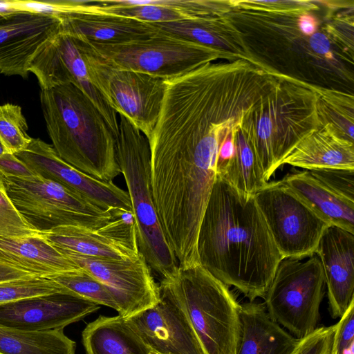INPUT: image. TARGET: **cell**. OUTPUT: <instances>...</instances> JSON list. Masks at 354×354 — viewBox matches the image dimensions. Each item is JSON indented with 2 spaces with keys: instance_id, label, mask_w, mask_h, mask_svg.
<instances>
[{
  "instance_id": "1",
  "label": "cell",
  "mask_w": 354,
  "mask_h": 354,
  "mask_svg": "<svg viewBox=\"0 0 354 354\" xmlns=\"http://www.w3.org/2000/svg\"><path fill=\"white\" fill-rule=\"evenodd\" d=\"M198 263L250 302L263 298L283 259L254 195L216 176L198 234Z\"/></svg>"
},
{
  "instance_id": "2",
  "label": "cell",
  "mask_w": 354,
  "mask_h": 354,
  "mask_svg": "<svg viewBox=\"0 0 354 354\" xmlns=\"http://www.w3.org/2000/svg\"><path fill=\"white\" fill-rule=\"evenodd\" d=\"M40 103L52 145L62 160L105 182L121 174L117 136L77 87L66 84L41 90Z\"/></svg>"
},
{
  "instance_id": "3",
  "label": "cell",
  "mask_w": 354,
  "mask_h": 354,
  "mask_svg": "<svg viewBox=\"0 0 354 354\" xmlns=\"http://www.w3.org/2000/svg\"><path fill=\"white\" fill-rule=\"evenodd\" d=\"M318 87L279 73L244 115L239 128L252 145L267 182L295 147L322 126Z\"/></svg>"
},
{
  "instance_id": "4",
  "label": "cell",
  "mask_w": 354,
  "mask_h": 354,
  "mask_svg": "<svg viewBox=\"0 0 354 354\" xmlns=\"http://www.w3.org/2000/svg\"><path fill=\"white\" fill-rule=\"evenodd\" d=\"M187 317L205 354H236L241 306L200 264L160 279Z\"/></svg>"
},
{
  "instance_id": "5",
  "label": "cell",
  "mask_w": 354,
  "mask_h": 354,
  "mask_svg": "<svg viewBox=\"0 0 354 354\" xmlns=\"http://www.w3.org/2000/svg\"><path fill=\"white\" fill-rule=\"evenodd\" d=\"M117 158L130 197L139 252L160 279L178 266L163 232L155 207L150 175V150L147 137L120 115Z\"/></svg>"
},
{
  "instance_id": "6",
  "label": "cell",
  "mask_w": 354,
  "mask_h": 354,
  "mask_svg": "<svg viewBox=\"0 0 354 354\" xmlns=\"http://www.w3.org/2000/svg\"><path fill=\"white\" fill-rule=\"evenodd\" d=\"M84 43L94 53L116 68L145 73L166 81L180 77L208 62L241 58L160 29L147 38L124 44Z\"/></svg>"
},
{
  "instance_id": "7",
  "label": "cell",
  "mask_w": 354,
  "mask_h": 354,
  "mask_svg": "<svg viewBox=\"0 0 354 354\" xmlns=\"http://www.w3.org/2000/svg\"><path fill=\"white\" fill-rule=\"evenodd\" d=\"M4 183L15 207L41 233L64 225L99 228L124 212L104 209L83 195L40 176H4Z\"/></svg>"
},
{
  "instance_id": "8",
  "label": "cell",
  "mask_w": 354,
  "mask_h": 354,
  "mask_svg": "<svg viewBox=\"0 0 354 354\" xmlns=\"http://www.w3.org/2000/svg\"><path fill=\"white\" fill-rule=\"evenodd\" d=\"M302 260L283 259L263 297L270 317L299 339L317 328L326 286L319 257Z\"/></svg>"
},
{
  "instance_id": "9",
  "label": "cell",
  "mask_w": 354,
  "mask_h": 354,
  "mask_svg": "<svg viewBox=\"0 0 354 354\" xmlns=\"http://www.w3.org/2000/svg\"><path fill=\"white\" fill-rule=\"evenodd\" d=\"M77 42L93 84L115 113L125 117L148 139L158 119L166 80L116 68L86 43Z\"/></svg>"
},
{
  "instance_id": "10",
  "label": "cell",
  "mask_w": 354,
  "mask_h": 354,
  "mask_svg": "<svg viewBox=\"0 0 354 354\" xmlns=\"http://www.w3.org/2000/svg\"><path fill=\"white\" fill-rule=\"evenodd\" d=\"M254 196L283 259L315 254L327 222L281 180L268 182Z\"/></svg>"
},
{
  "instance_id": "11",
  "label": "cell",
  "mask_w": 354,
  "mask_h": 354,
  "mask_svg": "<svg viewBox=\"0 0 354 354\" xmlns=\"http://www.w3.org/2000/svg\"><path fill=\"white\" fill-rule=\"evenodd\" d=\"M57 249L106 286L116 302L118 315L123 319L158 301V285L140 252L134 259L115 260L87 257Z\"/></svg>"
},
{
  "instance_id": "12",
  "label": "cell",
  "mask_w": 354,
  "mask_h": 354,
  "mask_svg": "<svg viewBox=\"0 0 354 354\" xmlns=\"http://www.w3.org/2000/svg\"><path fill=\"white\" fill-rule=\"evenodd\" d=\"M29 71L37 77L41 90L75 85L98 109L118 137L117 113L91 82L76 39L59 30L39 48Z\"/></svg>"
},
{
  "instance_id": "13",
  "label": "cell",
  "mask_w": 354,
  "mask_h": 354,
  "mask_svg": "<svg viewBox=\"0 0 354 354\" xmlns=\"http://www.w3.org/2000/svg\"><path fill=\"white\" fill-rule=\"evenodd\" d=\"M153 306L124 319L157 354H205L185 312L170 290L160 283Z\"/></svg>"
},
{
  "instance_id": "14",
  "label": "cell",
  "mask_w": 354,
  "mask_h": 354,
  "mask_svg": "<svg viewBox=\"0 0 354 354\" xmlns=\"http://www.w3.org/2000/svg\"><path fill=\"white\" fill-rule=\"evenodd\" d=\"M15 156L39 176L56 182L109 211L132 212L130 197L113 181L97 180L62 160L52 145L32 138L28 147Z\"/></svg>"
},
{
  "instance_id": "15",
  "label": "cell",
  "mask_w": 354,
  "mask_h": 354,
  "mask_svg": "<svg viewBox=\"0 0 354 354\" xmlns=\"http://www.w3.org/2000/svg\"><path fill=\"white\" fill-rule=\"evenodd\" d=\"M41 234L55 247L84 256L131 260L140 254L133 212H122L99 228L64 225Z\"/></svg>"
},
{
  "instance_id": "16",
  "label": "cell",
  "mask_w": 354,
  "mask_h": 354,
  "mask_svg": "<svg viewBox=\"0 0 354 354\" xmlns=\"http://www.w3.org/2000/svg\"><path fill=\"white\" fill-rule=\"evenodd\" d=\"M60 30L53 15L26 10L0 12V73L28 76L32 60L41 45Z\"/></svg>"
},
{
  "instance_id": "17",
  "label": "cell",
  "mask_w": 354,
  "mask_h": 354,
  "mask_svg": "<svg viewBox=\"0 0 354 354\" xmlns=\"http://www.w3.org/2000/svg\"><path fill=\"white\" fill-rule=\"evenodd\" d=\"M100 308L65 290L0 305V325L30 332L63 330Z\"/></svg>"
},
{
  "instance_id": "18",
  "label": "cell",
  "mask_w": 354,
  "mask_h": 354,
  "mask_svg": "<svg viewBox=\"0 0 354 354\" xmlns=\"http://www.w3.org/2000/svg\"><path fill=\"white\" fill-rule=\"evenodd\" d=\"M315 254L323 268L331 315L340 318L354 301V234L328 226Z\"/></svg>"
},
{
  "instance_id": "19",
  "label": "cell",
  "mask_w": 354,
  "mask_h": 354,
  "mask_svg": "<svg viewBox=\"0 0 354 354\" xmlns=\"http://www.w3.org/2000/svg\"><path fill=\"white\" fill-rule=\"evenodd\" d=\"M57 17L60 32L86 43L120 44L147 38L159 31L153 23L113 14L73 12Z\"/></svg>"
},
{
  "instance_id": "20",
  "label": "cell",
  "mask_w": 354,
  "mask_h": 354,
  "mask_svg": "<svg viewBox=\"0 0 354 354\" xmlns=\"http://www.w3.org/2000/svg\"><path fill=\"white\" fill-rule=\"evenodd\" d=\"M283 164L308 171L354 169V144L333 124L326 123L306 137L284 159Z\"/></svg>"
},
{
  "instance_id": "21",
  "label": "cell",
  "mask_w": 354,
  "mask_h": 354,
  "mask_svg": "<svg viewBox=\"0 0 354 354\" xmlns=\"http://www.w3.org/2000/svg\"><path fill=\"white\" fill-rule=\"evenodd\" d=\"M299 342L270 317L265 306L253 301L241 306L236 354H292Z\"/></svg>"
},
{
  "instance_id": "22",
  "label": "cell",
  "mask_w": 354,
  "mask_h": 354,
  "mask_svg": "<svg viewBox=\"0 0 354 354\" xmlns=\"http://www.w3.org/2000/svg\"><path fill=\"white\" fill-rule=\"evenodd\" d=\"M0 259L41 277L82 269L42 236L0 237Z\"/></svg>"
},
{
  "instance_id": "23",
  "label": "cell",
  "mask_w": 354,
  "mask_h": 354,
  "mask_svg": "<svg viewBox=\"0 0 354 354\" xmlns=\"http://www.w3.org/2000/svg\"><path fill=\"white\" fill-rule=\"evenodd\" d=\"M153 24L160 30L176 37L232 53L249 61L257 62L251 55L241 32L232 24L227 14Z\"/></svg>"
},
{
  "instance_id": "24",
  "label": "cell",
  "mask_w": 354,
  "mask_h": 354,
  "mask_svg": "<svg viewBox=\"0 0 354 354\" xmlns=\"http://www.w3.org/2000/svg\"><path fill=\"white\" fill-rule=\"evenodd\" d=\"M281 180L330 225L354 234V201L331 190L308 170L292 171Z\"/></svg>"
},
{
  "instance_id": "25",
  "label": "cell",
  "mask_w": 354,
  "mask_h": 354,
  "mask_svg": "<svg viewBox=\"0 0 354 354\" xmlns=\"http://www.w3.org/2000/svg\"><path fill=\"white\" fill-rule=\"evenodd\" d=\"M86 354H150L151 351L120 315H100L82 331Z\"/></svg>"
},
{
  "instance_id": "26",
  "label": "cell",
  "mask_w": 354,
  "mask_h": 354,
  "mask_svg": "<svg viewBox=\"0 0 354 354\" xmlns=\"http://www.w3.org/2000/svg\"><path fill=\"white\" fill-rule=\"evenodd\" d=\"M216 176L248 195H254L268 183L254 147L239 126L234 132V153Z\"/></svg>"
},
{
  "instance_id": "27",
  "label": "cell",
  "mask_w": 354,
  "mask_h": 354,
  "mask_svg": "<svg viewBox=\"0 0 354 354\" xmlns=\"http://www.w3.org/2000/svg\"><path fill=\"white\" fill-rule=\"evenodd\" d=\"M63 330L30 332L0 325V354H75Z\"/></svg>"
},
{
  "instance_id": "28",
  "label": "cell",
  "mask_w": 354,
  "mask_h": 354,
  "mask_svg": "<svg viewBox=\"0 0 354 354\" xmlns=\"http://www.w3.org/2000/svg\"><path fill=\"white\" fill-rule=\"evenodd\" d=\"M317 111L323 124L331 123L353 142V95L333 88L318 87Z\"/></svg>"
},
{
  "instance_id": "29",
  "label": "cell",
  "mask_w": 354,
  "mask_h": 354,
  "mask_svg": "<svg viewBox=\"0 0 354 354\" xmlns=\"http://www.w3.org/2000/svg\"><path fill=\"white\" fill-rule=\"evenodd\" d=\"M75 295L118 310V306L109 290L101 282L84 270L48 277Z\"/></svg>"
},
{
  "instance_id": "30",
  "label": "cell",
  "mask_w": 354,
  "mask_h": 354,
  "mask_svg": "<svg viewBox=\"0 0 354 354\" xmlns=\"http://www.w3.org/2000/svg\"><path fill=\"white\" fill-rule=\"evenodd\" d=\"M28 129L19 106L10 103L0 105V142L7 153L16 154L28 147L32 139Z\"/></svg>"
},
{
  "instance_id": "31",
  "label": "cell",
  "mask_w": 354,
  "mask_h": 354,
  "mask_svg": "<svg viewBox=\"0 0 354 354\" xmlns=\"http://www.w3.org/2000/svg\"><path fill=\"white\" fill-rule=\"evenodd\" d=\"M68 290L53 280L41 277L0 283V305Z\"/></svg>"
},
{
  "instance_id": "32",
  "label": "cell",
  "mask_w": 354,
  "mask_h": 354,
  "mask_svg": "<svg viewBox=\"0 0 354 354\" xmlns=\"http://www.w3.org/2000/svg\"><path fill=\"white\" fill-rule=\"evenodd\" d=\"M41 234L13 205L6 192L4 176L0 171V237L22 238Z\"/></svg>"
},
{
  "instance_id": "33",
  "label": "cell",
  "mask_w": 354,
  "mask_h": 354,
  "mask_svg": "<svg viewBox=\"0 0 354 354\" xmlns=\"http://www.w3.org/2000/svg\"><path fill=\"white\" fill-rule=\"evenodd\" d=\"M232 8L274 13L301 15L319 10L313 1H230Z\"/></svg>"
},
{
  "instance_id": "34",
  "label": "cell",
  "mask_w": 354,
  "mask_h": 354,
  "mask_svg": "<svg viewBox=\"0 0 354 354\" xmlns=\"http://www.w3.org/2000/svg\"><path fill=\"white\" fill-rule=\"evenodd\" d=\"M309 171L337 194L354 201V169H328Z\"/></svg>"
},
{
  "instance_id": "35",
  "label": "cell",
  "mask_w": 354,
  "mask_h": 354,
  "mask_svg": "<svg viewBox=\"0 0 354 354\" xmlns=\"http://www.w3.org/2000/svg\"><path fill=\"white\" fill-rule=\"evenodd\" d=\"M354 301L335 324L328 354H354Z\"/></svg>"
},
{
  "instance_id": "36",
  "label": "cell",
  "mask_w": 354,
  "mask_h": 354,
  "mask_svg": "<svg viewBox=\"0 0 354 354\" xmlns=\"http://www.w3.org/2000/svg\"><path fill=\"white\" fill-rule=\"evenodd\" d=\"M334 330L335 325L317 328L299 339L292 354H328Z\"/></svg>"
},
{
  "instance_id": "37",
  "label": "cell",
  "mask_w": 354,
  "mask_h": 354,
  "mask_svg": "<svg viewBox=\"0 0 354 354\" xmlns=\"http://www.w3.org/2000/svg\"><path fill=\"white\" fill-rule=\"evenodd\" d=\"M0 171L7 176L32 178L39 177L27 165L15 154L6 153L0 156Z\"/></svg>"
},
{
  "instance_id": "38",
  "label": "cell",
  "mask_w": 354,
  "mask_h": 354,
  "mask_svg": "<svg viewBox=\"0 0 354 354\" xmlns=\"http://www.w3.org/2000/svg\"><path fill=\"white\" fill-rule=\"evenodd\" d=\"M39 277L0 259V283Z\"/></svg>"
},
{
  "instance_id": "39",
  "label": "cell",
  "mask_w": 354,
  "mask_h": 354,
  "mask_svg": "<svg viewBox=\"0 0 354 354\" xmlns=\"http://www.w3.org/2000/svg\"><path fill=\"white\" fill-rule=\"evenodd\" d=\"M297 25L299 30L306 36H310L318 29V22L310 13L301 14L298 17Z\"/></svg>"
},
{
  "instance_id": "40",
  "label": "cell",
  "mask_w": 354,
  "mask_h": 354,
  "mask_svg": "<svg viewBox=\"0 0 354 354\" xmlns=\"http://www.w3.org/2000/svg\"><path fill=\"white\" fill-rule=\"evenodd\" d=\"M7 153L4 149V147H3V145H1V143L0 142V156H2L3 154Z\"/></svg>"
},
{
  "instance_id": "41",
  "label": "cell",
  "mask_w": 354,
  "mask_h": 354,
  "mask_svg": "<svg viewBox=\"0 0 354 354\" xmlns=\"http://www.w3.org/2000/svg\"><path fill=\"white\" fill-rule=\"evenodd\" d=\"M150 354H157V353H154V352H152V351H151V352L150 353Z\"/></svg>"
}]
</instances>
